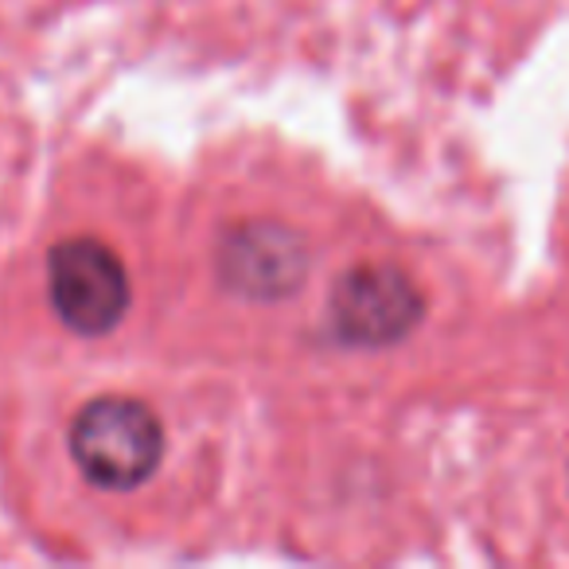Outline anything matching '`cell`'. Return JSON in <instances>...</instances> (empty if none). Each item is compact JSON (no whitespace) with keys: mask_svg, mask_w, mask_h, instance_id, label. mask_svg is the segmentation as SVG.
I'll list each match as a JSON object with an SVG mask.
<instances>
[{"mask_svg":"<svg viewBox=\"0 0 569 569\" xmlns=\"http://www.w3.org/2000/svg\"><path fill=\"white\" fill-rule=\"evenodd\" d=\"M48 289L59 320L79 336H102L129 312V273L98 238H67L48 258Z\"/></svg>","mask_w":569,"mask_h":569,"instance_id":"3957f363","label":"cell"},{"mask_svg":"<svg viewBox=\"0 0 569 569\" xmlns=\"http://www.w3.org/2000/svg\"><path fill=\"white\" fill-rule=\"evenodd\" d=\"M219 281L246 301L293 297L309 277V246L284 222H238L222 234Z\"/></svg>","mask_w":569,"mask_h":569,"instance_id":"277c9868","label":"cell"},{"mask_svg":"<svg viewBox=\"0 0 569 569\" xmlns=\"http://www.w3.org/2000/svg\"><path fill=\"white\" fill-rule=\"evenodd\" d=\"M426 317V297L406 269L390 261L351 266L332 289V328L351 348L402 343Z\"/></svg>","mask_w":569,"mask_h":569,"instance_id":"7a4b0ae2","label":"cell"},{"mask_svg":"<svg viewBox=\"0 0 569 569\" xmlns=\"http://www.w3.org/2000/svg\"><path fill=\"white\" fill-rule=\"evenodd\" d=\"M71 457L90 483L129 491L157 472L164 457V429L144 402L106 395L87 402L74 418Z\"/></svg>","mask_w":569,"mask_h":569,"instance_id":"6da1fadb","label":"cell"}]
</instances>
